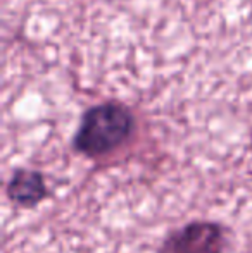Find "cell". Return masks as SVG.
<instances>
[{
  "label": "cell",
  "mask_w": 252,
  "mask_h": 253,
  "mask_svg": "<svg viewBox=\"0 0 252 253\" xmlns=\"http://www.w3.org/2000/svg\"><path fill=\"white\" fill-rule=\"evenodd\" d=\"M133 116L118 103H102L87 110L74 136V147L88 157L116 150L133 131Z\"/></svg>",
  "instance_id": "6da1fadb"
},
{
  "label": "cell",
  "mask_w": 252,
  "mask_h": 253,
  "mask_svg": "<svg viewBox=\"0 0 252 253\" xmlns=\"http://www.w3.org/2000/svg\"><path fill=\"white\" fill-rule=\"evenodd\" d=\"M221 233L214 224H192L178 234L175 253H219Z\"/></svg>",
  "instance_id": "7a4b0ae2"
},
{
  "label": "cell",
  "mask_w": 252,
  "mask_h": 253,
  "mask_svg": "<svg viewBox=\"0 0 252 253\" xmlns=\"http://www.w3.org/2000/svg\"><path fill=\"white\" fill-rule=\"evenodd\" d=\"M7 193L19 205H35L45 197L44 177L35 170H17L10 177Z\"/></svg>",
  "instance_id": "3957f363"
}]
</instances>
